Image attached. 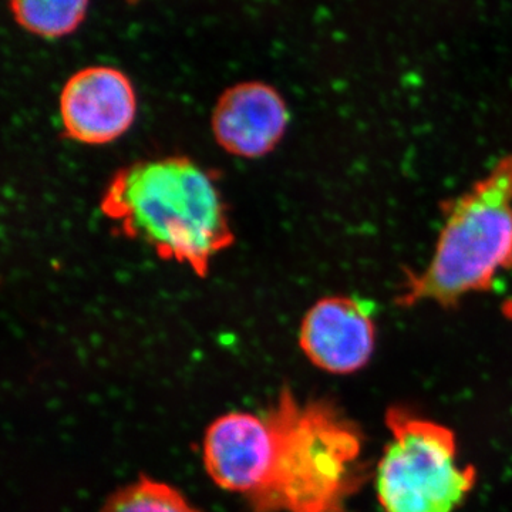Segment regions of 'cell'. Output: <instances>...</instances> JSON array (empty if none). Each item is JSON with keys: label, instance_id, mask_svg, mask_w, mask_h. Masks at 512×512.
<instances>
[{"label": "cell", "instance_id": "6da1fadb", "mask_svg": "<svg viewBox=\"0 0 512 512\" xmlns=\"http://www.w3.org/2000/svg\"><path fill=\"white\" fill-rule=\"evenodd\" d=\"M100 208L127 238L201 278L235 241L218 185L187 157L127 165L110 181Z\"/></svg>", "mask_w": 512, "mask_h": 512}, {"label": "cell", "instance_id": "7a4b0ae2", "mask_svg": "<svg viewBox=\"0 0 512 512\" xmlns=\"http://www.w3.org/2000/svg\"><path fill=\"white\" fill-rule=\"evenodd\" d=\"M276 434L271 478L252 512H346L366 480L362 434L328 400L299 402L285 387L265 412Z\"/></svg>", "mask_w": 512, "mask_h": 512}, {"label": "cell", "instance_id": "3957f363", "mask_svg": "<svg viewBox=\"0 0 512 512\" xmlns=\"http://www.w3.org/2000/svg\"><path fill=\"white\" fill-rule=\"evenodd\" d=\"M511 269L512 154L448 202L429 264L407 275L396 303L453 308L468 295L490 291Z\"/></svg>", "mask_w": 512, "mask_h": 512}, {"label": "cell", "instance_id": "277c9868", "mask_svg": "<svg viewBox=\"0 0 512 512\" xmlns=\"http://www.w3.org/2000/svg\"><path fill=\"white\" fill-rule=\"evenodd\" d=\"M390 440L376 473L383 512H456L477 481L458 461L456 436L443 424L403 407L386 413Z\"/></svg>", "mask_w": 512, "mask_h": 512}, {"label": "cell", "instance_id": "5b68a950", "mask_svg": "<svg viewBox=\"0 0 512 512\" xmlns=\"http://www.w3.org/2000/svg\"><path fill=\"white\" fill-rule=\"evenodd\" d=\"M275 456V429L265 413H227L205 431L202 457L208 476L247 501L265 490Z\"/></svg>", "mask_w": 512, "mask_h": 512}, {"label": "cell", "instance_id": "8992f818", "mask_svg": "<svg viewBox=\"0 0 512 512\" xmlns=\"http://www.w3.org/2000/svg\"><path fill=\"white\" fill-rule=\"evenodd\" d=\"M375 313V303L360 296L319 299L302 320L299 346L311 363L325 372H359L375 353Z\"/></svg>", "mask_w": 512, "mask_h": 512}, {"label": "cell", "instance_id": "52a82bcc", "mask_svg": "<svg viewBox=\"0 0 512 512\" xmlns=\"http://www.w3.org/2000/svg\"><path fill=\"white\" fill-rule=\"evenodd\" d=\"M136 114L133 84L114 67H86L67 80L60 94L64 131L89 146H103L126 134Z\"/></svg>", "mask_w": 512, "mask_h": 512}, {"label": "cell", "instance_id": "ba28073f", "mask_svg": "<svg viewBox=\"0 0 512 512\" xmlns=\"http://www.w3.org/2000/svg\"><path fill=\"white\" fill-rule=\"evenodd\" d=\"M212 133L227 153L259 158L285 136L289 111L281 94L261 82H244L221 94L212 113Z\"/></svg>", "mask_w": 512, "mask_h": 512}, {"label": "cell", "instance_id": "9c48e42d", "mask_svg": "<svg viewBox=\"0 0 512 512\" xmlns=\"http://www.w3.org/2000/svg\"><path fill=\"white\" fill-rule=\"evenodd\" d=\"M87 6L89 0H10L16 22L45 39L73 33L86 18Z\"/></svg>", "mask_w": 512, "mask_h": 512}, {"label": "cell", "instance_id": "30bf717a", "mask_svg": "<svg viewBox=\"0 0 512 512\" xmlns=\"http://www.w3.org/2000/svg\"><path fill=\"white\" fill-rule=\"evenodd\" d=\"M100 512H202L177 488L140 477L110 495Z\"/></svg>", "mask_w": 512, "mask_h": 512}]
</instances>
